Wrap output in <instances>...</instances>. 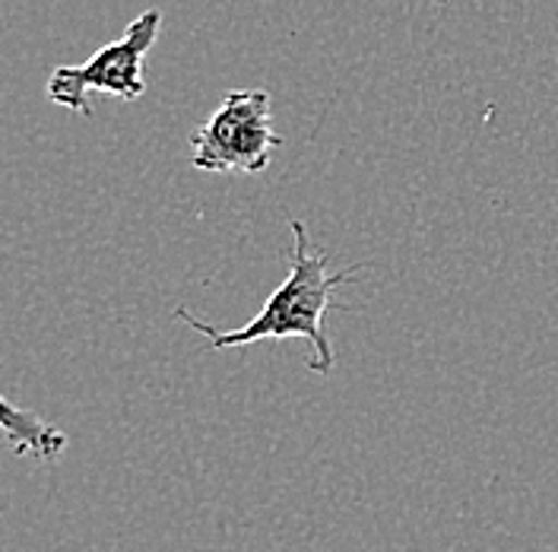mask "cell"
Segmentation results:
<instances>
[{
	"instance_id": "1",
	"label": "cell",
	"mask_w": 558,
	"mask_h": 552,
	"mask_svg": "<svg viewBox=\"0 0 558 552\" xmlns=\"http://www.w3.org/2000/svg\"><path fill=\"white\" fill-rule=\"evenodd\" d=\"M292 229V257H289V276L274 289V296L264 302V309L254 314L239 331H216L213 324H204L187 309L174 314L201 337H207L209 349H235L260 340H305L312 346V372L330 375L337 356L333 346L324 334V317L333 309L337 289L352 279V271L330 274L327 254L314 251L308 229L302 219L289 223Z\"/></svg>"
},
{
	"instance_id": "2",
	"label": "cell",
	"mask_w": 558,
	"mask_h": 552,
	"mask_svg": "<svg viewBox=\"0 0 558 552\" xmlns=\"http://www.w3.org/2000/svg\"><path fill=\"white\" fill-rule=\"evenodd\" d=\"M282 137L274 128L267 89H232L191 137V163L201 172H264Z\"/></svg>"
},
{
	"instance_id": "3",
	"label": "cell",
	"mask_w": 558,
	"mask_h": 552,
	"mask_svg": "<svg viewBox=\"0 0 558 552\" xmlns=\"http://www.w3.org/2000/svg\"><path fill=\"white\" fill-rule=\"evenodd\" d=\"M159 29H162V10H156V7L143 10L137 20L121 33V38L99 48L86 64L51 70L48 89H45L48 99L73 111V115H83V118L93 115L89 93L114 96L124 103L140 99L146 93L143 64H146V55L153 51V45L159 38Z\"/></svg>"
},
{
	"instance_id": "4",
	"label": "cell",
	"mask_w": 558,
	"mask_h": 552,
	"mask_svg": "<svg viewBox=\"0 0 558 552\" xmlns=\"http://www.w3.org/2000/svg\"><path fill=\"white\" fill-rule=\"evenodd\" d=\"M0 425H3V439L20 457H35V460H54L68 448V435L45 422L33 410H20L10 400H0Z\"/></svg>"
}]
</instances>
